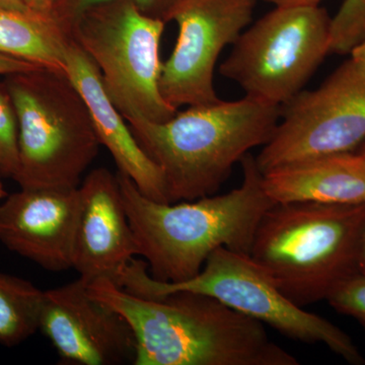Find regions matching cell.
I'll list each match as a JSON object with an SVG mask.
<instances>
[{
  "label": "cell",
  "mask_w": 365,
  "mask_h": 365,
  "mask_svg": "<svg viewBox=\"0 0 365 365\" xmlns=\"http://www.w3.org/2000/svg\"><path fill=\"white\" fill-rule=\"evenodd\" d=\"M88 288L130 326L134 365H299L269 337L264 324L208 295L136 297L107 278Z\"/></svg>",
  "instance_id": "6da1fadb"
},
{
  "label": "cell",
  "mask_w": 365,
  "mask_h": 365,
  "mask_svg": "<svg viewBox=\"0 0 365 365\" xmlns=\"http://www.w3.org/2000/svg\"><path fill=\"white\" fill-rule=\"evenodd\" d=\"M240 163L239 188L180 203L153 200L117 173L138 256L151 277L165 282L188 280L220 248L250 254L259 222L275 203L264 191L256 158L249 153Z\"/></svg>",
  "instance_id": "7a4b0ae2"
},
{
  "label": "cell",
  "mask_w": 365,
  "mask_h": 365,
  "mask_svg": "<svg viewBox=\"0 0 365 365\" xmlns=\"http://www.w3.org/2000/svg\"><path fill=\"white\" fill-rule=\"evenodd\" d=\"M280 106L241 100L191 106L163 123L127 118L134 136L162 169L170 203L215 195L250 150L272 138Z\"/></svg>",
  "instance_id": "3957f363"
},
{
  "label": "cell",
  "mask_w": 365,
  "mask_h": 365,
  "mask_svg": "<svg viewBox=\"0 0 365 365\" xmlns=\"http://www.w3.org/2000/svg\"><path fill=\"white\" fill-rule=\"evenodd\" d=\"M365 203L274 204L263 215L250 256L300 307L328 299L359 272Z\"/></svg>",
  "instance_id": "277c9868"
},
{
  "label": "cell",
  "mask_w": 365,
  "mask_h": 365,
  "mask_svg": "<svg viewBox=\"0 0 365 365\" xmlns=\"http://www.w3.org/2000/svg\"><path fill=\"white\" fill-rule=\"evenodd\" d=\"M19 125L21 188H78L98 157L85 98L63 72L39 68L4 79Z\"/></svg>",
  "instance_id": "5b68a950"
},
{
  "label": "cell",
  "mask_w": 365,
  "mask_h": 365,
  "mask_svg": "<svg viewBox=\"0 0 365 365\" xmlns=\"http://www.w3.org/2000/svg\"><path fill=\"white\" fill-rule=\"evenodd\" d=\"M113 282L140 297H160L176 292L208 295L289 339L309 344L322 343L348 364H365L349 335L328 319L309 313L288 299L249 254L217 249L209 256L200 272L181 282L155 279L148 272L146 262L134 258L119 271Z\"/></svg>",
  "instance_id": "8992f818"
},
{
  "label": "cell",
  "mask_w": 365,
  "mask_h": 365,
  "mask_svg": "<svg viewBox=\"0 0 365 365\" xmlns=\"http://www.w3.org/2000/svg\"><path fill=\"white\" fill-rule=\"evenodd\" d=\"M165 24L134 0H110L86 9L72 26L71 39L100 69L106 93L125 119L163 123L178 112L160 88Z\"/></svg>",
  "instance_id": "52a82bcc"
},
{
  "label": "cell",
  "mask_w": 365,
  "mask_h": 365,
  "mask_svg": "<svg viewBox=\"0 0 365 365\" xmlns=\"http://www.w3.org/2000/svg\"><path fill=\"white\" fill-rule=\"evenodd\" d=\"M331 21L321 6H274L241 34L220 73L246 97L282 107L330 54Z\"/></svg>",
  "instance_id": "ba28073f"
},
{
  "label": "cell",
  "mask_w": 365,
  "mask_h": 365,
  "mask_svg": "<svg viewBox=\"0 0 365 365\" xmlns=\"http://www.w3.org/2000/svg\"><path fill=\"white\" fill-rule=\"evenodd\" d=\"M365 140V72L350 58L313 91L281 107L272 138L256 158L262 173L299 160L350 153Z\"/></svg>",
  "instance_id": "9c48e42d"
},
{
  "label": "cell",
  "mask_w": 365,
  "mask_h": 365,
  "mask_svg": "<svg viewBox=\"0 0 365 365\" xmlns=\"http://www.w3.org/2000/svg\"><path fill=\"white\" fill-rule=\"evenodd\" d=\"M258 0H179L168 23L179 29L169 58L163 62L160 88L173 107L218 102L215 71L225 47L234 45L252 21Z\"/></svg>",
  "instance_id": "30bf717a"
},
{
  "label": "cell",
  "mask_w": 365,
  "mask_h": 365,
  "mask_svg": "<svg viewBox=\"0 0 365 365\" xmlns=\"http://www.w3.org/2000/svg\"><path fill=\"white\" fill-rule=\"evenodd\" d=\"M79 277L44 292L39 330L64 364H134L136 342L126 319L88 292Z\"/></svg>",
  "instance_id": "8fae6325"
},
{
  "label": "cell",
  "mask_w": 365,
  "mask_h": 365,
  "mask_svg": "<svg viewBox=\"0 0 365 365\" xmlns=\"http://www.w3.org/2000/svg\"><path fill=\"white\" fill-rule=\"evenodd\" d=\"M81 205L78 187L21 188L0 204V242L45 270H69Z\"/></svg>",
  "instance_id": "7c38bea8"
},
{
  "label": "cell",
  "mask_w": 365,
  "mask_h": 365,
  "mask_svg": "<svg viewBox=\"0 0 365 365\" xmlns=\"http://www.w3.org/2000/svg\"><path fill=\"white\" fill-rule=\"evenodd\" d=\"M81 215L72 269L88 282L114 280L138 256L117 174L98 168L78 186Z\"/></svg>",
  "instance_id": "4fadbf2b"
},
{
  "label": "cell",
  "mask_w": 365,
  "mask_h": 365,
  "mask_svg": "<svg viewBox=\"0 0 365 365\" xmlns=\"http://www.w3.org/2000/svg\"><path fill=\"white\" fill-rule=\"evenodd\" d=\"M67 76L85 98L101 145H104L118 168L144 196L170 203L162 169L138 143L128 122L108 97L100 69L71 39L66 51Z\"/></svg>",
  "instance_id": "5bb4252c"
},
{
  "label": "cell",
  "mask_w": 365,
  "mask_h": 365,
  "mask_svg": "<svg viewBox=\"0 0 365 365\" xmlns=\"http://www.w3.org/2000/svg\"><path fill=\"white\" fill-rule=\"evenodd\" d=\"M262 182L275 204H362L365 157L350 151L307 158L263 173Z\"/></svg>",
  "instance_id": "9a60e30c"
},
{
  "label": "cell",
  "mask_w": 365,
  "mask_h": 365,
  "mask_svg": "<svg viewBox=\"0 0 365 365\" xmlns=\"http://www.w3.org/2000/svg\"><path fill=\"white\" fill-rule=\"evenodd\" d=\"M71 37L53 19L0 7V53L67 74Z\"/></svg>",
  "instance_id": "2e32d148"
},
{
  "label": "cell",
  "mask_w": 365,
  "mask_h": 365,
  "mask_svg": "<svg viewBox=\"0 0 365 365\" xmlns=\"http://www.w3.org/2000/svg\"><path fill=\"white\" fill-rule=\"evenodd\" d=\"M44 292L30 281L0 273V344H21L39 330Z\"/></svg>",
  "instance_id": "e0dca14e"
},
{
  "label": "cell",
  "mask_w": 365,
  "mask_h": 365,
  "mask_svg": "<svg viewBox=\"0 0 365 365\" xmlns=\"http://www.w3.org/2000/svg\"><path fill=\"white\" fill-rule=\"evenodd\" d=\"M20 168L19 125L13 101L0 83V177L14 180Z\"/></svg>",
  "instance_id": "ac0fdd59"
},
{
  "label": "cell",
  "mask_w": 365,
  "mask_h": 365,
  "mask_svg": "<svg viewBox=\"0 0 365 365\" xmlns=\"http://www.w3.org/2000/svg\"><path fill=\"white\" fill-rule=\"evenodd\" d=\"M107 1L110 0H55L52 18L71 36L72 26L86 9ZM134 1L144 14L168 23L170 11L179 0H134Z\"/></svg>",
  "instance_id": "d6986e66"
},
{
  "label": "cell",
  "mask_w": 365,
  "mask_h": 365,
  "mask_svg": "<svg viewBox=\"0 0 365 365\" xmlns=\"http://www.w3.org/2000/svg\"><path fill=\"white\" fill-rule=\"evenodd\" d=\"M327 302L338 313L352 317L365 330V275L356 273L340 283Z\"/></svg>",
  "instance_id": "ffe728a7"
},
{
  "label": "cell",
  "mask_w": 365,
  "mask_h": 365,
  "mask_svg": "<svg viewBox=\"0 0 365 365\" xmlns=\"http://www.w3.org/2000/svg\"><path fill=\"white\" fill-rule=\"evenodd\" d=\"M39 68H43V67L36 66V64L25 61V60L14 58L13 56L0 53V76H6L11 73L36 71V69Z\"/></svg>",
  "instance_id": "44dd1931"
},
{
  "label": "cell",
  "mask_w": 365,
  "mask_h": 365,
  "mask_svg": "<svg viewBox=\"0 0 365 365\" xmlns=\"http://www.w3.org/2000/svg\"><path fill=\"white\" fill-rule=\"evenodd\" d=\"M338 14L345 20H359L365 16V0H345Z\"/></svg>",
  "instance_id": "7402d4cb"
},
{
  "label": "cell",
  "mask_w": 365,
  "mask_h": 365,
  "mask_svg": "<svg viewBox=\"0 0 365 365\" xmlns=\"http://www.w3.org/2000/svg\"><path fill=\"white\" fill-rule=\"evenodd\" d=\"M55 0H24V4L33 13L52 18Z\"/></svg>",
  "instance_id": "603a6c76"
},
{
  "label": "cell",
  "mask_w": 365,
  "mask_h": 365,
  "mask_svg": "<svg viewBox=\"0 0 365 365\" xmlns=\"http://www.w3.org/2000/svg\"><path fill=\"white\" fill-rule=\"evenodd\" d=\"M259 1V0H258ZM274 6H321L325 0H260Z\"/></svg>",
  "instance_id": "cb8c5ba5"
},
{
  "label": "cell",
  "mask_w": 365,
  "mask_h": 365,
  "mask_svg": "<svg viewBox=\"0 0 365 365\" xmlns=\"http://www.w3.org/2000/svg\"><path fill=\"white\" fill-rule=\"evenodd\" d=\"M350 56L353 62L365 72V39L353 48Z\"/></svg>",
  "instance_id": "d4e9b609"
},
{
  "label": "cell",
  "mask_w": 365,
  "mask_h": 365,
  "mask_svg": "<svg viewBox=\"0 0 365 365\" xmlns=\"http://www.w3.org/2000/svg\"><path fill=\"white\" fill-rule=\"evenodd\" d=\"M0 7L14 11H31L24 4V0H0Z\"/></svg>",
  "instance_id": "484cf974"
},
{
  "label": "cell",
  "mask_w": 365,
  "mask_h": 365,
  "mask_svg": "<svg viewBox=\"0 0 365 365\" xmlns=\"http://www.w3.org/2000/svg\"><path fill=\"white\" fill-rule=\"evenodd\" d=\"M359 273L365 275V234L364 237V242H362L361 254H360Z\"/></svg>",
  "instance_id": "4316f807"
},
{
  "label": "cell",
  "mask_w": 365,
  "mask_h": 365,
  "mask_svg": "<svg viewBox=\"0 0 365 365\" xmlns=\"http://www.w3.org/2000/svg\"><path fill=\"white\" fill-rule=\"evenodd\" d=\"M7 195H9V194L6 193L4 184H2V182L0 181V199L6 198Z\"/></svg>",
  "instance_id": "83f0119b"
},
{
  "label": "cell",
  "mask_w": 365,
  "mask_h": 365,
  "mask_svg": "<svg viewBox=\"0 0 365 365\" xmlns=\"http://www.w3.org/2000/svg\"><path fill=\"white\" fill-rule=\"evenodd\" d=\"M357 153H359L360 155H364L365 157V140L361 143V145L359 146Z\"/></svg>",
  "instance_id": "f1b7e54d"
}]
</instances>
